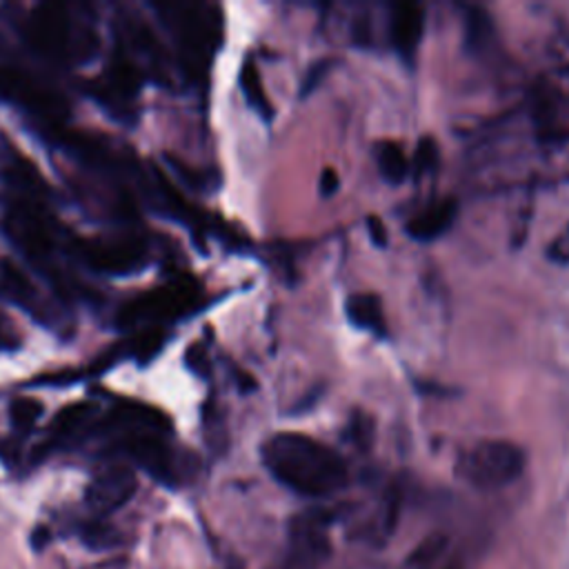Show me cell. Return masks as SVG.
Returning <instances> with one entry per match:
<instances>
[{
    "mask_svg": "<svg viewBox=\"0 0 569 569\" xmlns=\"http://www.w3.org/2000/svg\"><path fill=\"white\" fill-rule=\"evenodd\" d=\"M260 458L273 480L307 498L331 496L349 478L347 465L333 447L298 431L269 436L260 447Z\"/></svg>",
    "mask_w": 569,
    "mask_h": 569,
    "instance_id": "obj_1",
    "label": "cell"
},
{
    "mask_svg": "<svg viewBox=\"0 0 569 569\" xmlns=\"http://www.w3.org/2000/svg\"><path fill=\"white\" fill-rule=\"evenodd\" d=\"M40 193L18 191L7 200L2 209V229L7 238L33 262L42 269H51L56 253V236L53 222L44 213Z\"/></svg>",
    "mask_w": 569,
    "mask_h": 569,
    "instance_id": "obj_2",
    "label": "cell"
},
{
    "mask_svg": "<svg viewBox=\"0 0 569 569\" xmlns=\"http://www.w3.org/2000/svg\"><path fill=\"white\" fill-rule=\"evenodd\" d=\"M158 11L162 13L178 40L187 71H202L218 42V18L209 13V7L200 4H162L158 7Z\"/></svg>",
    "mask_w": 569,
    "mask_h": 569,
    "instance_id": "obj_3",
    "label": "cell"
},
{
    "mask_svg": "<svg viewBox=\"0 0 569 569\" xmlns=\"http://www.w3.org/2000/svg\"><path fill=\"white\" fill-rule=\"evenodd\" d=\"M525 469V453L509 440H482L458 460V473L476 489H500Z\"/></svg>",
    "mask_w": 569,
    "mask_h": 569,
    "instance_id": "obj_4",
    "label": "cell"
},
{
    "mask_svg": "<svg viewBox=\"0 0 569 569\" xmlns=\"http://www.w3.org/2000/svg\"><path fill=\"white\" fill-rule=\"evenodd\" d=\"M198 302V284L189 276H180L162 287L149 289L120 307L116 320L120 327H133L140 322H156L178 318L191 311Z\"/></svg>",
    "mask_w": 569,
    "mask_h": 569,
    "instance_id": "obj_5",
    "label": "cell"
},
{
    "mask_svg": "<svg viewBox=\"0 0 569 569\" xmlns=\"http://www.w3.org/2000/svg\"><path fill=\"white\" fill-rule=\"evenodd\" d=\"M27 36L31 44L49 58H64L80 53L87 56V49L80 44L87 38L76 36V27L71 13L64 4L58 2H42L31 11L27 22Z\"/></svg>",
    "mask_w": 569,
    "mask_h": 569,
    "instance_id": "obj_6",
    "label": "cell"
},
{
    "mask_svg": "<svg viewBox=\"0 0 569 569\" xmlns=\"http://www.w3.org/2000/svg\"><path fill=\"white\" fill-rule=\"evenodd\" d=\"M76 253L93 271L107 276H127L144 269L147 262V247L133 236L84 238L76 242Z\"/></svg>",
    "mask_w": 569,
    "mask_h": 569,
    "instance_id": "obj_7",
    "label": "cell"
},
{
    "mask_svg": "<svg viewBox=\"0 0 569 569\" xmlns=\"http://www.w3.org/2000/svg\"><path fill=\"white\" fill-rule=\"evenodd\" d=\"M0 96L47 122H60L69 113L62 93L53 91L51 87L42 84L40 80L16 67L0 64Z\"/></svg>",
    "mask_w": 569,
    "mask_h": 569,
    "instance_id": "obj_8",
    "label": "cell"
},
{
    "mask_svg": "<svg viewBox=\"0 0 569 569\" xmlns=\"http://www.w3.org/2000/svg\"><path fill=\"white\" fill-rule=\"evenodd\" d=\"M142 80V71L133 64L127 51H116L107 71L91 82L93 98L104 104L113 116L127 118L133 109V100L138 96Z\"/></svg>",
    "mask_w": 569,
    "mask_h": 569,
    "instance_id": "obj_9",
    "label": "cell"
},
{
    "mask_svg": "<svg viewBox=\"0 0 569 569\" xmlns=\"http://www.w3.org/2000/svg\"><path fill=\"white\" fill-rule=\"evenodd\" d=\"M329 520L320 511H307L291 520L289 527V567L291 569H318L329 553Z\"/></svg>",
    "mask_w": 569,
    "mask_h": 569,
    "instance_id": "obj_10",
    "label": "cell"
},
{
    "mask_svg": "<svg viewBox=\"0 0 569 569\" xmlns=\"http://www.w3.org/2000/svg\"><path fill=\"white\" fill-rule=\"evenodd\" d=\"M122 451L142 467L151 478L162 485H178L180 469L176 462V453L164 442L162 433L156 431H131L122 440Z\"/></svg>",
    "mask_w": 569,
    "mask_h": 569,
    "instance_id": "obj_11",
    "label": "cell"
},
{
    "mask_svg": "<svg viewBox=\"0 0 569 569\" xmlns=\"http://www.w3.org/2000/svg\"><path fill=\"white\" fill-rule=\"evenodd\" d=\"M136 489L138 480L129 467L109 465L91 478L84 491V500L96 516H107L124 507L133 498Z\"/></svg>",
    "mask_w": 569,
    "mask_h": 569,
    "instance_id": "obj_12",
    "label": "cell"
},
{
    "mask_svg": "<svg viewBox=\"0 0 569 569\" xmlns=\"http://www.w3.org/2000/svg\"><path fill=\"white\" fill-rule=\"evenodd\" d=\"M422 31H425V11L420 4L400 2L391 7L389 38L398 56L405 58L407 62L413 60L418 44L422 40Z\"/></svg>",
    "mask_w": 569,
    "mask_h": 569,
    "instance_id": "obj_13",
    "label": "cell"
},
{
    "mask_svg": "<svg viewBox=\"0 0 569 569\" xmlns=\"http://www.w3.org/2000/svg\"><path fill=\"white\" fill-rule=\"evenodd\" d=\"M458 211L456 200L445 198V200H436L429 207H425L422 211H418L409 222H407V233L413 240L420 242H429L440 238L453 222Z\"/></svg>",
    "mask_w": 569,
    "mask_h": 569,
    "instance_id": "obj_14",
    "label": "cell"
},
{
    "mask_svg": "<svg viewBox=\"0 0 569 569\" xmlns=\"http://www.w3.org/2000/svg\"><path fill=\"white\" fill-rule=\"evenodd\" d=\"M111 420L120 427H131V431H169V418L160 409L138 400H118L111 407Z\"/></svg>",
    "mask_w": 569,
    "mask_h": 569,
    "instance_id": "obj_15",
    "label": "cell"
},
{
    "mask_svg": "<svg viewBox=\"0 0 569 569\" xmlns=\"http://www.w3.org/2000/svg\"><path fill=\"white\" fill-rule=\"evenodd\" d=\"M345 313H347L349 322L353 327L362 329V331H369L373 336H385L387 333L382 300L371 291L351 293L345 300Z\"/></svg>",
    "mask_w": 569,
    "mask_h": 569,
    "instance_id": "obj_16",
    "label": "cell"
},
{
    "mask_svg": "<svg viewBox=\"0 0 569 569\" xmlns=\"http://www.w3.org/2000/svg\"><path fill=\"white\" fill-rule=\"evenodd\" d=\"M0 296L13 305H20L29 313H40V302H38V291L33 282L27 278L22 269H18L11 260L0 262Z\"/></svg>",
    "mask_w": 569,
    "mask_h": 569,
    "instance_id": "obj_17",
    "label": "cell"
},
{
    "mask_svg": "<svg viewBox=\"0 0 569 569\" xmlns=\"http://www.w3.org/2000/svg\"><path fill=\"white\" fill-rule=\"evenodd\" d=\"M376 164L380 176L391 184L402 182L411 171V160L405 156L402 147L391 140H385L376 147Z\"/></svg>",
    "mask_w": 569,
    "mask_h": 569,
    "instance_id": "obj_18",
    "label": "cell"
},
{
    "mask_svg": "<svg viewBox=\"0 0 569 569\" xmlns=\"http://www.w3.org/2000/svg\"><path fill=\"white\" fill-rule=\"evenodd\" d=\"M93 413V405L91 402H73V405H64L53 422H51V436L53 440H67L71 436H76L91 418Z\"/></svg>",
    "mask_w": 569,
    "mask_h": 569,
    "instance_id": "obj_19",
    "label": "cell"
},
{
    "mask_svg": "<svg viewBox=\"0 0 569 569\" xmlns=\"http://www.w3.org/2000/svg\"><path fill=\"white\" fill-rule=\"evenodd\" d=\"M240 89L244 93V100L249 102L251 109H256L262 118H271V104H269V98L264 93V87H262V78H260V71L258 67L247 60L240 69Z\"/></svg>",
    "mask_w": 569,
    "mask_h": 569,
    "instance_id": "obj_20",
    "label": "cell"
},
{
    "mask_svg": "<svg viewBox=\"0 0 569 569\" xmlns=\"http://www.w3.org/2000/svg\"><path fill=\"white\" fill-rule=\"evenodd\" d=\"M44 411V405L31 396H20L16 400H11L9 405V418H11V427L18 433H29L33 429V425L40 420Z\"/></svg>",
    "mask_w": 569,
    "mask_h": 569,
    "instance_id": "obj_21",
    "label": "cell"
},
{
    "mask_svg": "<svg viewBox=\"0 0 569 569\" xmlns=\"http://www.w3.org/2000/svg\"><path fill=\"white\" fill-rule=\"evenodd\" d=\"M162 345H164V331L160 327H147V329H142L140 333H136L129 340L127 351L133 358L147 362V360H151L162 349Z\"/></svg>",
    "mask_w": 569,
    "mask_h": 569,
    "instance_id": "obj_22",
    "label": "cell"
},
{
    "mask_svg": "<svg viewBox=\"0 0 569 569\" xmlns=\"http://www.w3.org/2000/svg\"><path fill=\"white\" fill-rule=\"evenodd\" d=\"M82 540L93 547V549H107L113 547L118 542V533L116 529H111L109 525L102 522H87L82 527Z\"/></svg>",
    "mask_w": 569,
    "mask_h": 569,
    "instance_id": "obj_23",
    "label": "cell"
},
{
    "mask_svg": "<svg viewBox=\"0 0 569 569\" xmlns=\"http://www.w3.org/2000/svg\"><path fill=\"white\" fill-rule=\"evenodd\" d=\"M436 162H438V144H436V140L425 138V140L418 144V149H416V156H413L411 167H413L418 173H425V171L436 169Z\"/></svg>",
    "mask_w": 569,
    "mask_h": 569,
    "instance_id": "obj_24",
    "label": "cell"
},
{
    "mask_svg": "<svg viewBox=\"0 0 569 569\" xmlns=\"http://www.w3.org/2000/svg\"><path fill=\"white\" fill-rule=\"evenodd\" d=\"M184 362L198 376H207L209 373V356H207V349L200 342L189 345V349L184 351Z\"/></svg>",
    "mask_w": 569,
    "mask_h": 569,
    "instance_id": "obj_25",
    "label": "cell"
},
{
    "mask_svg": "<svg viewBox=\"0 0 569 569\" xmlns=\"http://www.w3.org/2000/svg\"><path fill=\"white\" fill-rule=\"evenodd\" d=\"M365 227H367V233H369V238H371V242H373L376 247H387L389 233H387V227H385L382 218H378V216L371 213V216L365 218Z\"/></svg>",
    "mask_w": 569,
    "mask_h": 569,
    "instance_id": "obj_26",
    "label": "cell"
},
{
    "mask_svg": "<svg viewBox=\"0 0 569 569\" xmlns=\"http://www.w3.org/2000/svg\"><path fill=\"white\" fill-rule=\"evenodd\" d=\"M318 189H320V196H325V198L333 196L340 189V178H338L336 169H331V167L322 169L320 180H318Z\"/></svg>",
    "mask_w": 569,
    "mask_h": 569,
    "instance_id": "obj_27",
    "label": "cell"
},
{
    "mask_svg": "<svg viewBox=\"0 0 569 569\" xmlns=\"http://www.w3.org/2000/svg\"><path fill=\"white\" fill-rule=\"evenodd\" d=\"M549 258L556 262H569V231L558 236L549 247Z\"/></svg>",
    "mask_w": 569,
    "mask_h": 569,
    "instance_id": "obj_28",
    "label": "cell"
},
{
    "mask_svg": "<svg viewBox=\"0 0 569 569\" xmlns=\"http://www.w3.org/2000/svg\"><path fill=\"white\" fill-rule=\"evenodd\" d=\"M371 433V425L367 422V416H353L351 418V438L356 440V442H360V447H362V442H367V436Z\"/></svg>",
    "mask_w": 569,
    "mask_h": 569,
    "instance_id": "obj_29",
    "label": "cell"
},
{
    "mask_svg": "<svg viewBox=\"0 0 569 569\" xmlns=\"http://www.w3.org/2000/svg\"><path fill=\"white\" fill-rule=\"evenodd\" d=\"M327 67V62H320V64H316L313 67V71H309V78L305 80V84H302V93H307V91H311V87H316V80H318V76H322L325 69Z\"/></svg>",
    "mask_w": 569,
    "mask_h": 569,
    "instance_id": "obj_30",
    "label": "cell"
},
{
    "mask_svg": "<svg viewBox=\"0 0 569 569\" xmlns=\"http://www.w3.org/2000/svg\"><path fill=\"white\" fill-rule=\"evenodd\" d=\"M438 569H460L458 565H445V567H438Z\"/></svg>",
    "mask_w": 569,
    "mask_h": 569,
    "instance_id": "obj_31",
    "label": "cell"
}]
</instances>
